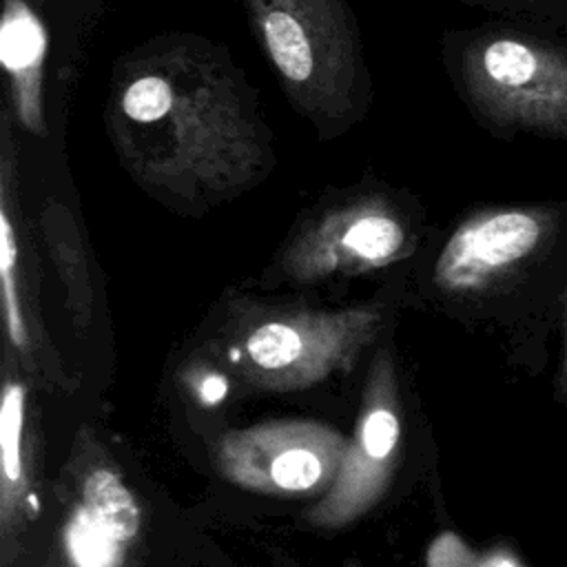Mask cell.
I'll return each instance as SVG.
<instances>
[{"label":"cell","instance_id":"obj_12","mask_svg":"<svg viewBox=\"0 0 567 567\" xmlns=\"http://www.w3.org/2000/svg\"><path fill=\"white\" fill-rule=\"evenodd\" d=\"M18 230L11 215V197L4 184H0V281H2V301L9 339L16 348H22L27 341L20 297H18Z\"/></svg>","mask_w":567,"mask_h":567},{"label":"cell","instance_id":"obj_2","mask_svg":"<svg viewBox=\"0 0 567 567\" xmlns=\"http://www.w3.org/2000/svg\"><path fill=\"white\" fill-rule=\"evenodd\" d=\"M443 64L489 135L567 142V33L501 18L447 31Z\"/></svg>","mask_w":567,"mask_h":567},{"label":"cell","instance_id":"obj_15","mask_svg":"<svg viewBox=\"0 0 567 567\" xmlns=\"http://www.w3.org/2000/svg\"><path fill=\"white\" fill-rule=\"evenodd\" d=\"M556 361H554V377H551V396L558 405L567 408V286L560 301V317L556 330Z\"/></svg>","mask_w":567,"mask_h":567},{"label":"cell","instance_id":"obj_18","mask_svg":"<svg viewBox=\"0 0 567 567\" xmlns=\"http://www.w3.org/2000/svg\"><path fill=\"white\" fill-rule=\"evenodd\" d=\"M483 567H518V565L505 556H498V558H489Z\"/></svg>","mask_w":567,"mask_h":567},{"label":"cell","instance_id":"obj_1","mask_svg":"<svg viewBox=\"0 0 567 567\" xmlns=\"http://www.w3.org/2000/svg\"><path fill=\"white\" fill-rule=\"evenodd\" d=\"M104 122L126 173L177 208L235 197L275 164L255 91L228 51L199 35L153 38L122 55Z\"/></svg>","mask_w":567,"mask_h":567},{"label":"cell","instance_id":"obj_4","mask_svg":"<svg viewBox=\"0 0 567 567\" xmlns=\"http://www.w3.org/2000/svg\"><path fill=\"white\" fill-rule=\"evenodd\" d=\"M434 281L454 295H523L556 334L567 286V199L474 208L447 235Z\"/></svg>","mask_w":567,"mask_h":567},{"label":"cell","instance_id":"obj_16","mask_svg":"<svg viewBox=\"0 0 567 567\" xmlns=\"http://www.w3.org/2000/svg\"><path fill=\"white\" fill-rule=\"evenodd\" d=\"M430 567H470L472 565V554L467 547L452 534L441 536L427 556Z\"/></svg>","mask_w":567,"mask_h":567},{"label":"cell","instance_id":"obj_13","mask_svg":"<svg viewBox=\"0 0 567 567\" xmlns=\"http://www.w3.org/2000/svg\"><path fill=\"white\" fill-rule=\"evenodd\" d=\"M124 543L80 507L66 525V551L75 567H115Z\"/></svg>","mask_w":567,"mask_h":567},{"label":"cell","instance_id":"obj_8","mask_svg":"<svg viewBox=\"0 0 567 567\" xmlns=\"http://www.w3.org/2000/svg\"><path fill=\"white\" fill-rule=\"evenodd\" d=\"M399 419L390 403H370L359 423L357 439L346 452L334 492L321 503L315 520L321 525H339L357 516L372 503L388 476L390 458L399 443Z\"/></svg>","mask_w":567,"mask_h":567},{"label":"cell","instance_id":"obj_5","mask_svg":"<svg viewBox=\"0 0 567 567\" xmlns=\"http://www.w3.org/2000/svg\"><path fill=\"white\" fill-rule=\"evenodd\" d=\"M408 244L405 217L392 197L359 193L334 202L288 250L297 272H330L339 266H381Z\"/></svg>","mask_w":567,"mask_h":567},{"label":"cell","instance_id":"obj_14","mask_svg":"<svg viewBox=\"0 0 567 567\" xmlns=\"http://www.w3.org/2000/svg\"><path fill=\"white\" fill-rule=\"evenodd\" d=\"M485 9L505 20L532 22L558 33H567V0H454Z\"/></svg>","mask_w":567,"mask_h":567},{"label":"cell","instance_id":"obj_6","mask_svg":"<svg viewBox=\"0 0 567 567\" xmlns=\"http://www.w3.org/2000/svg\"><path fill=\"white\" fill-rule=\"evenodd\" d=\"M341 436L317 423H268L221 443L228 478L261 492H306L339 463Z\"/></svg>","mask_w":567,"mask_h":567},{"label":"cell","instance_id":"obj_7","mask_svg":"<svg viewBox=\"0 0 567 567\" xmlns=\"http://www.w3.org/2000/svg\"><path fill=\"white\" fill-rule=\"evenodd\" d=\"M357 315L328 319L268 321L257 326L244 352L250 370L264 381L290 383L312 379L334 365L361 326Z\"/></svg>","mask_w":567,"mask_h":567},{"label":"cell","instance_id":"obj_3","mask_svg":"<svg viewBox=\"0 0 567 567\" xmlns=\"http://www.w3.org/2000/svg\"><path fill=\"white\" fill-rule=\"evenodd\" d=\"M292 109L330 142L365 120L372 75L348 0H241Z\"/></svg>","mask_w":567,"mask_h":567},{"label":"cell","instance_id":"obj_9","mask_svg":"<svg viewBox=\"0 0 567 567\" xmlns=\"http://www.w3.org/2000/svg\"><path fill=\"white\" fill-rule=\"evenodd\" d=\"M2 64L13 89L18 122L31 133H42V60L47 35L35 13L22 0H7L2 16Z\"/></svg>","mask_w":567,"mask_h":567},{"label":"cell","instance_id":"obj_11","mask_svg":"<svg viewBox=\"0 0 567 567\" xmlns=\"http://www.w3.org/2000/svg\"><path fill=\"white\" fill-rule=\"evenodd\" d=\"M22 425H24V388L9 381L2 390L0 405V452H2V507L18 501L24 485L22 467Z\"/></svg>","mask_w":567,"mask_h":567},{"label":"cell","instance_id":"obj_10","mask_svg":"<svg viewBox=\"0 0 567 567\" xmlns=\"http://www.w3.org/2000/svg\"><path fill=\"white\" fill-rule=\"evenodd\" d=\"M82 507L117 540L128 543L137 536L142 520L140 507L115 472L97 467L86 476L82 487Z\"/></svg>","mask_w":567,"mask_h":567},{"label":"cell","instance_id":"obj_17","mask_svg":"<svg viewBox=\"0 0 567 567\" xmlns=\"http://www.w3.org/2000/svg\"><path fill=\"white\" fill-rule=\"evenodd\" d=\"M224 392H226V383L221 379H208L204 390H202L206 401H217V399L224 396Z\"/></svg>","mask_w":567,"mask_h":567}]
</instances>
